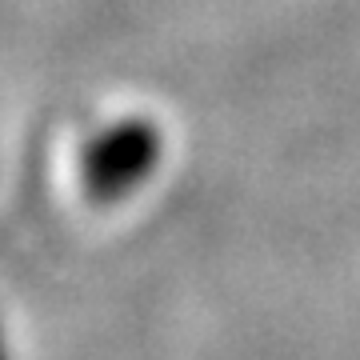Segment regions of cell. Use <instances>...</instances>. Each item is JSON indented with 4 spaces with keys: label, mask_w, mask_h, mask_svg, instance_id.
<instances>
[{
    "label": "cell",
    "mask_w": 360,
    "mask_h": 360,
    "mask_svg": "<svg viewBox=\"0 0 360 360\" xmlns=\"http://www.w3.org/2000/svg\"><path fill=\"white\" fill-rule=\"evenodd\" d=\"M156 160V141H148L144 129H120L92 153L84 180L96 196H120L132 188V180L144 176V168Z\"/></svg>",
    "instance_id": "obj_1"
}]
</instances>
